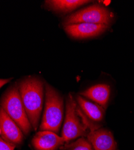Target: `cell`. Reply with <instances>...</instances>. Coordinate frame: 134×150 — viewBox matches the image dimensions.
<instances>
[{"label":"cell","mask_w":134,"mask_h":150,"mask_svg":"<svg viewBox=\"0 0 134 150\" xmlns=\"http://www.w3.org/2000/svg\"><path fill=\"white\" fill-rule=\"evenodd\" d=\"M110 86L107 84L95 85L82 92L81 96L87 97L104 109L106 108L110 97Z\"/></svg>","instance_id":"30bf717a"},{"label":"cell","mask_w":134,"mask_h":150,"mask_svg":"<svg viewBox=\"0 0 134 150\" xmlns=\"http://www.w3.org/2000/svg\"><path fill=\"white\" fill-rule=\"evenodd\" d=\"M15 145H12L0 137V150H14Z\"/></svg>","instance_id":"5bb4252c"},{"label":"cell","mask_w":134,"mask_h":150,"mask_svg":"<svg viewBox=\"0 0 134 150\" xmlns=\"http://www.w3.org/2000/svg\"><path fill=\"white\" fill-rule=\"evenodd\" d=\"M32 142L36 150H56L65 142L62 137L58 136L57 133L42 130L34 135Z\"/></svg>","instance_id":"9c48e42d"},{"label":"cell","mask_w":134,"mask_h":150,"mask_svg":"<svg viewBox=\"0 0 134 150\" xmlns=\"http://www.w3.org/2000/svg\"><path fill=\"white\" fill-rule=\"evenodd\" d=\"M0 106L17 124L24 134L30 133L32 126L21 98L18 85L11 86L6 91L0 102Z\"/></svg>","instance_id":"3957f363"},{"label":"cell","mask_w":134,"mask_h":150,"mask_svg":"<svg viewBox=\"0 0 134 150\" xmlns=\"http://www.w3.org/2000/svg\"><path fill=\"white\" fill-rule=\"evenodd\" d=\"M90 2L91 1L85 0H48L45 4L47 7L53 11L67 13Z\"/></svg>","instance_id":"7c38bea8"},{"label":"cell","mask_w":134,"mask_h":150,"mask_svg":"<svg viewBox=\"0 0 134 150\" xmlns=\"http://www.w3.org/2000/svg\"><path fill=\"white\" fill-rule=\"evenodd\" d=\"M18 88L30 122L32 127L36 130L44 104V83L38 78L30 77L21 81Z\"/></svg>","instance_id":"6da1fadb"},{"label":"cell","mask_w":134,"mask_h":150,"mask_svg":"<svg viewBox=\"0 0 134 150\" xmlns=\"http://www.w3.org/2000/svg\"><path fill=\"white\" fill-rule=\"evenodd\" d=\"M66 148L67 150H93L90 142L83 137L70 144Z\"/></svg>","instance_id":"4fadbf2b"},{"label":"cell","mask_w":134,"mask_h":150,"mask_svg":"<svg viewBox=\"0 0 134 150\" xmlns=\"http://www.w3.org/2000/svg\"><path fill=\"white\" fill-rule=\"evenodd\" d=\"M87 138L94 150H117V145L113 134L107 129L91 131L87 134Z\"/></svg>","instance_id":"ba28073f"},{"label":"cell","mask_w":134,"mask_h":150,"mask_svg":"<svg viewBox=\"0 0 134 150\" xmlns=\"http://www.w3.org/2000/svg\"><path fill=\"white\" fill-rule=\"evenodd\" d=\"M12 78H9V79H0V88H1L2 86L9 83Z\"/></svg>","instance_id":"9a60e30c"},{"label":"cell","mask_w":134,"mask_h":150,"mask_svg":"<svg viewBox=\"0 0 134 150\" xmlns=\"http://www.w3.org/2000/svg\"><path fill=\"white\" fill-rule=\"evenodd\" d=\"M114 19V15L106 7L94 4L72 13L65 18L64 25L79 23L105 24L110 25Z\"/></svg>","instance_id":"277c9868"},{"label":"cell","mask_w":134,"mask_h":150,"mask_svg":"<svg viewBox=\"0 0 134 150\" xmlns=\"http://www.w3.org/2000/svg\"><path fill=\"white\" fill-rule=\"evenodd\" d=\"M109 28L105 24L79 23L64 26L67 33L75 39H83L98 36Z\"/></svg>","instance_id":"52a82bcc"},{"label":"cell","mask_w":134,"mask_h":150,"mask_svg":"<svg viewBox=\"0 0 134 150\" xmlns=\"http://www.w3.org/2000/svg\"><path fill=\"white\" fill-rule=\"evenodd\" d=\"M40 130L59 132L64 118V99L53 87L45 85V102Z\"/></svg>","instance_id":"7a4b0ae2"},{"label":"cell","mask_w":134,"mask_h":150,"mask_svg":"<svg viewBox=\"0 0 134 150\" xmlns=\"http://www.w3.org/2000/svg\"><path fill=\"white\" fill-rule=\"evenodd\" d=\"M0 132L2 138L14 145H20L24 138L23 132L17 124L0 106Z\"/></svg>","instance_id":"8992f818"},{"label":"cell","mask_w":134,"mask_h":150,"mask_svg":"<svg viewBox=\"0 0 134 150\" xmlns=\"http://www.w3.org/2000/svg\"><path fill=\"white\" fill-rule=\"evenodd\" d=\"M87 134V127L80 121L75 100L70 94L66 102V115L62 133V138L65 142H68Z\"/></svg>","instance_id":"5b68a950"},{"label":"cell","mask_w":134,"mask_h":150,"mask_svg":"<svg viewBox=\"0 0 134 150\" xmlns=\"http://www.w3.org/2000/svg\"><path fill=\"white\" fill-rule=\"evenodd\" d=\"M77 103L83 114L92 122H99L103 120L105 116V109L92 103L81 96L76 97Z\"/></svg>","instance_id":"8fae6325"}]
</instances>
